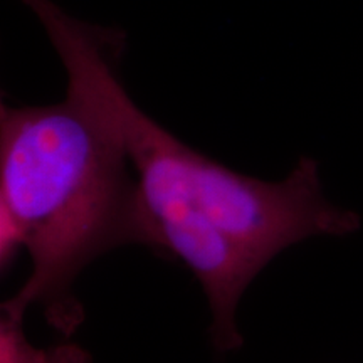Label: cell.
<instances>
[{"instance_id":"2","label":"cell","mask_w":363,"mask_h":363,"mask_svg":"<svg viewBox=\"0 0 363 363\" xmlns=\"http://www.w3.org/2000/svg\"><path fill=\"white\" fill-rule=\"evenodd\" d=\"M142 244L157 252L138 180L123 145L78 98L45 106H0V264L22 247L33 269L0 311L33 305L71 337L84 320L72 293L89 262Z\"/></svg>"},{"instance_id":"3","label":"cell","mask_w":363,"mask_h":363,"mask_svg":"<svg viewBox=\"0 0 363 363\" xmlns=\"http://www.w3.org/2000/svg\"><path fill=\"white\" fill-rule=\"evenodd\" d=\"M0 363H93V357L72 342L34 347L26 337L24 316L0 311Z\"/></svg>"},{"instance_id":"1","label":"cell","mask_w":363,"mask_h":363,"mask_svg":"<svg viewBox=\"0 0 363 363\" xmlns=\"http://www.w3.org/2000/svg\"><path fill=\"white\" fill-rule=\"evenodd\" d=\"M35 13L78 98L123 145L157 240L206 291L211 337L219 352L242 345L240 296L286 247L315 235H348L360 216L328 202L320 167L299 158L281 182L247 177L190 148L136 106L116 72L125 38L88 24L54 0H21Z\"/></svg>"}]
</instances>
